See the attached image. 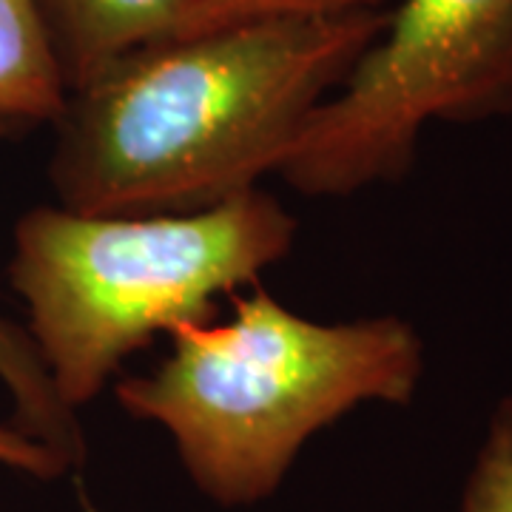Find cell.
<instances>
[{"label":"cell","mask_w":512,"mask_h":512,"mask_svg":"<svg viewBox=\"0 0 512 512\" xmlns=\"http://www.w3.org/2000/svg\"><path fill=\"white\" fill-rule=\"evenodd\" d=\"M384 23L387 9L245 20L120 57L57 114V200L131 217L254 191Z\"/></svg>","instance_id":"cell-1"},{"label":"cell","mask_w":512,"mask_h":512,"mask_svg":"<svg viewBox=\"0 0 512 512\" xmlns=\"http://www.w3.org/2000/svg\"><path fill=\"white\" fill-rule=\"evenodd\" d=\"M148 376L114 387L137 419L174 439L188 478L222 507L279 490L311 436L365 402L410 404L424 342L399 316L322 325L268 293L234 299L225 325L191 322Z\"/></svg>","instance_id":"cell-2"},{"label":"cell","mask_w":512,"mask_h":512,"mask_svg":"<svg viewBox=\"0 0 512 512\" xmlns=\"http://www.w3.org/2000/svg\"><path fill=\"white\" fill-rule=\"evenodd\" d=\"M296 220L245 191L188 214L35 208L15 228L9 279L60 404L80 407L157 333L205 322L214 299L291 251Z\"/></svg>","instance_id":"cell-3"},{"label":"cell","mask_w":512,"mask_h":512,"mask_svg":"<svg viewBox=\"0 0 512 512\" xmlns=\"http://www.w3.org/2000/svg\"><path fill=\"white\" fill-rule=\"evenodd\" d=\"M512 111V0H399L345 83L293 134L276 174L311 197L396 183L433 120Z\"/></svg>","instance_id":"cell-4"},{"label":"cell","mask_w":512,"mask_h":512,"mask_svg":"<svg viewBox=\"0 0 512 512\" xmlns=\"http://www.w3.org/2000/svg\"><path fill=\"white\" fill-rule=\"evenodd\" d=\"M66 94L111 63L200 32V0H37Z\"/></svg>","instance_id":"cell-5"},{"label":"cell","mask_w":512,"mask_h":512,"mask_svg":"<svg viewBox=\"0 0 512 512\" xmlns=\"http://www.w3.org/2000/svg\"><path fill=\"white\" fill-rule=\"evenodd\" d=\"M66 86L37 0H0V131L55 123Z\"/></svg>","instance_id":"cell-6"},{"label":"cell","mask_w":512,"mask_h":512,"mask_svg":"<svg viewBox=\"0 0 512 512\" xmlns=\"http://www.w3.org/2000/svg\"><path fill=\"white\" fill-rule=\"evenodd\" d=\"M0 137L6 134L0 131ZM0 384L9 390L15 404L12 427L18 433L52 450L66 467L83 458L80 421L57 399L29 333L6 322L3 316H0Z\"/></svg>","instance_id":"cell-7"},{"label":"cell","mask_w":512,"mask_h":512,"mask_svg":"<svg viewBox=\"0 0 512 512\" xmlns=\"http://www.w3.org/2000/svg\"><path fill=\"white\" fill-rule=\"evenodd\" d=\"M461 512H512V396L495 404L464 484Z\"/></svg>","instance_id":"cell-8"},{"label":"cell","mask_w":512,"mask_h":512,"mask_svg":"<svg viewBox=\"0 0 512 512\" xmlns=\"http://www.w3.org/2000/svg\"><path fill=\"white\" fill-rule=\"evenodd\" d=\"M390 0H200V32H214L245 20L293 18V15H339L384 9Z\"/></svg>","instance_id":"cell-9"},{"label":"cell","mask_w":512,"mask_h":512,"mask_svg":"<svg viewBox=\"0 0 512 512\" xmlns=\"http://www.w3.org/2000/svg\"><path fill=\"white\" fill-rule=\"evenodd\" d=\"M0 464L35 478H57L69 470L52 450L26 439L15 427H0Z\"/></svg>","instance_id":"cell-10"}]
</instances>
